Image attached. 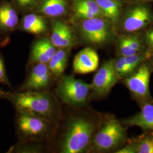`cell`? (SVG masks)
I'll return each instance as SVG.
<instances>
[{
  "instance_id": "603a6c76",
  "label": "cell",
  "mask_w": 153,
  "mask_h": 153,
  "mask_svg": "<svg viewBox=\"0 0 153 153\" xmlns=\"http://www.w3.org/2000/svg\"><path fill=\"white\" fill-rule=\"evenodd\" d=\"M146 51L150 55L153 53V27L148 29L143 36Z\"/></svg>"
},
{
  "instance_id": "44dd1931",
  "label": "cell",
  "mask_w": 153,
  "mask_h": 153,
  "mask_svg": "<svg viewBox=\"0 0 153 153\" xmlns=\"http://www.w3.org/2000/svg\"><path fill=\"white\" fill-rule=\"evenodd\" d=\"M104 16L112 22H116L120 16V5L116 0H95Z\"/></svg>"
},
{
  "instance_id": "4fadbf2b",
  "label": "cell",
  "mask_w": 153,
  "mask_h": 153,
  "mask_svg": "<svg viewBox=\"0 0 153 153\" xmlns=\"http://www.w3.org/2000/svg\"><path fill=\"white\" fill-rule=\"evenodd\" d=\"M141 110L125 119L123 124L126 127L138 126L143 131H153V102L140 105Z\"/></svg>"
},
{
  "instance_id": "5bb4252c",
  "label": "cell",
  "mask_w": 153,
  "mask_h": 153,
  "mask_svg": "<svg viewBox=\"0 0 153 153\" xmlns=\"http://www.w3.org/2000/svg\"><path fill=\"white\" fill-rule=\"evenodd\" d=\"M50 40L55 47L66 48L74 43V37L71 28L65 23L57 21L53 26Z\"/></svg>"
},
{
  "instance_id": "8992f818",
  "label": "cell",
  "mask_w": 153,
  "mask_h": 153,
  "mask_svg": "<svg viewBox=\"0 0 153 153\" xmlns=\"http://www.w3.org/2000/svg\"><path fill=\"white\" fill-rule=\"evenodd\" d=\"M80 30L83 39L88 43L94 45L106 44L114 35L111 23L101 17L84 19Z\"/></svg>"
},
{
  "instance_id": "6da1fadb",
  "label": "cell",
  "mask_w": 153,
  "mask_h": 153,
  "mask_svg": "<svg viewBox=\"0 0 153 153\" xmlns=\"http://www.w3.org/2000/svg\"><path fill=\"white\" fill-rule=\"evenodd\" d=\"M1 98L7 99L16 111L25 112L52 122L57 115L56 105L48 93L40 91L24 90L22 92L0 90Z\"/></svg>"
},
{
  "instance_id": "7c38bea8",
  "label": "cell",
  "mask_w": 153,
  "mask_h": 153,
  "mask_svg": "<svg viewBox=\"0 0 153 153\" xmlns=\"http://www.w3.org/2000/svg\"><path fill=\"white\" fill-rule=\"evenodd\" d=\"M143 37L136 33L121 35L117 42L118 56H128L146 51Z\"/></svg>"
},
{
  "instance_id": "83f0119b",
  "label": "cell",
  "mask_w": 153,
  "mask_h": 153,
  "mask_svg": "<svg viewBox=\"0 0 153 153\" xmlns=\"http://www.w3.org/2000/svg\"><path fill=\"white\" fill-rule=\"evenodd\" d=\"M137 1H151L153 0H137Z\"/></svg>"
},
{
  "instance_id": "9a60e30c",
  "label": "cell",
  "mask_w": 153,
  "mask_h": 153,
  "mask_svg": "<svg viewBox=\"0 0 153 153\" xmlns=\"http://www.w3.org/2000/svg\"><path fill=\"white\" fill-rule=\"evenodd\" d=\"M55 48L49 39L44 38L39 40L33 45L31 60L35 64H47L56 51Z\"/></svg>"
},
{
  "instance_id": "ba28073f",
  "label": "cell",
  "mask_w": 153,
  "mask_h": 153,
  "mask_svg": "<svg viewBox=\"0 0 153 153\" xmlns=\"http://www.w3.org/2000/svg\"><path fill=\"white\" fill-rule=\"evenodd\" d=\"M121 80L115 69L114 60L107 61L94 76L91 83V90L98 96H106Z\"/></svg>"
},
{
  "instance_id": "cb8c5ba5",
  "label": "cell",
  "mask_w": 153,
  "mask_h": 153,
  "mask_svg": "<svg viewBox=\"0 0 153 153\" xmlns=\"http://www.w3.org/2000/svg\"><path fill=\"white\" fill-rule=\"evenodd\" d=\"M74 10H75L76 16L83 19H88L94 18L95 17H99L93 13L88 11L87 10L84 9L81 7H74Z\"/></svg>"
},
{
  "instance_id": "2e32d148",
  "label": "cell",
  "mask_w": 153,
  "mask_h": 153,
  "mask_svg": "<svg viewBox=\"0 0 153 153\" xmlns=\"http://www.w3.org/2000/svg\"><path fill=\"white\" fill-rule=\"evenodd\" d=\"M18 18L16 10L12 6L4 3L0 5V30L10 31L16 27Z\"/></svg>"
},
{
  "instance_id": "5b68a950",
  "label": "cell",
  "mask_w": 153,
  "mask_h": 153,
  "mask_svg": "<svg viewBox=\"0 0 153 153\" xmlns=\"http://www.w3.org/2000/svg\"><path fill=\"white\" fill-rule=\"evenodd\" d=\"M153 71V65L149 59L144 61L130 76L123 79V83L140 105L153 102L149 86Z\"/></svg>"
},
{
  "instance_id": "7402d4cb",
  "label": "cell",
  "mask_w": 153,
  "mask_h": 153,
  "mask_svg": "<svg viewBox=\"0 0 153 153\" xmlns=\"http://www.w3.org/2000/svg\"><path fill=\"white\" fill-rule=\"evenodd\" d=\"M74 6L81 7L90 11L99 17L104 16L100 7L95 0H73Z\"/></svg>"
},
{
  "instance_id": "f1b7e54d",
  "label": "cell",
  "mask_w": 153,
  "mask_h": 153,
  "mask_svg": "<svg viewBox=\"0 0 153 153\" xmlns=\"http://www.w3.org/2000/svg\"><path fill=\"white\" fill-rule=\"evenodd\" d=\"M0 98H1V93H0Z\"/></svg>"
},
{
  "instance_id": "9c48e42d",
  "label": "cell",
  "mask_w": 153,
  "mask_h": 153,
  "mask_svg": "<svg viewBox=\"0 0 153 153\" xmlns=\"http://www.w3.org/2000/svg\"><path fill=\"white\" fill-rule=\"evenodd\" d=\"M153 21L150 10L144 6H137L128 12L122 22V29L126 33H136L147 27Z\"/></svg>"
},
{
  "instance_id": "ffe728a7",
  "label": "cell",
  "mask_w": 153,
  "mask_h": 153,
  "mask_svg": "<svg viewBox=\"0 0 153 153\" xmlns=\"http://www.w3.org/2000/svg\"><path fill=\"white\" fill-rule=\"evenodd\" d=\"M66 5V0H43L40 10L48 16H60L65 13Z\"/></svg>"
},
{
  "instance_id": "e0dca14e",
  "label": "cell",
  "mask_w": 153,
  "mask_h": 153,
  "mask_svg": "<svg viewBox=\"0 0 153 153\" xmlns=\"http://www.w3.org/2000/svg\"><path fill=\"white\" fill-rule=\"evenodd\" d=\"M68 61V53L64 48L56 51L47 63L51 73L55 76H60L65 71Z\"/></svg>"
},
{
  "instance_id": "3957f363",
  "label": "cell",
  "mask_w": 153,
  "mask_h": 153,
  "mask_svg": "<svg viewBox=\"0 0 153 153\" xmlns=\"http://www.w3.org/2000/svg\"><path fill=\"white\" fill-rule=\"evenodd\" d=\"M128 140L126 126L114 116L108 115L99 125L90 147L98 152L115 153Z\"/></svg>"
},
{
  "instance_id": "30bf717a",
  "label": "cell",
  "mask_w": 153,
  "mask_h": 153,
  "mask_svg": "<svg viewBox=\"0 0 153 153\" xmlns=\"http://www.w3.org/2000/svg\"><path fill=\"white\" fill-rule=\"evenodd\" d=\"M99 64V59L96 51L87 47L76 55L73 62V68L76 74H86L97 71Z\"/></svg>"
},
{
  "instance_id": "ac0fdd59",
  "label": "cell",
  "mask_w": 153,
  "mask_h": 153,
  "mask_svg": "<svg viewBox=\"0 0 153 153\" xmlns=\"http://www.w3.org/2000/svg\"><path fill=\"white\" fill-rule=\"evenodd\" d=\"M135 153H153V131H145L137 138L129 139Z\"/></svg>"
},
{
  "instance_id": "277c9868",
  "label": "cell",
  "mask_w": 153,
  "mask_h": 153,
  "mask_svg": "<svg viewBox=\"0 0 153 153\" xmlns=\"http://www.w3.org/2000/svg\"><path fill=\"white\" fill-rule=\"evenodd\" d=\"M91 84L72 76L61 78L56 93L63 103L75 107H81L88 102L91 91Z\"/></svg>"
},
{
  "instance_id": "d6986e66",
  "label": "cell",
  "mask_w": 153,
  "mask_h": 153,
  "mask_svg": "<svg viewBox=\"0 0 153 153\" xmlns=\"http://www.w3.org/2000/svg\"><path fill=\"white\" fill-rule=\"evenodd\" d=\"M46 24L42 16L30 14L25 16L22 22V28L28 33L40 34L46 30Z\"/></svg>"
},
{
  "instance_id": "4316f807",
  "label": "cell",
  "mask_w": 153,
  "mask_h": 153,
  "mask_svg": "<svg viewBox=\"0 0 153 153\" xmlns=\"http://www.w3.org/2000/svg\"><path fill=\"white\" fill-rule=\"evenodd\" d=\"M150 62H151V63H152V64L153 65V53H152V55H151V56H150Z\"/></svg>"
},
{
  "instance_id": "52a82bcc",
  "label": "cell",
  "mask_w": 153,
  "mask_h": 153,
  "mask_svg": "<svg viewBox=\"0 0 153 153\" xmlns=\"http://www.w3.org/2000/svg\"><path fill=\"white\" fill-rule=\"evenodd\" d=\"M52 122L25 112L17 111V131L23 137L35 139L44 136L49 130Z\"/></svg>"
},
{
  "instance_id": "484cf974",
  "label": "cell",
  "mask_w": 153,
  "mask_h": 153,
  "mask_svg": "<svg viewBox=\"0 0 153 153\" xmlns=\"http://www.w3.org/2000/svg\"><path fill=\"white\" fill-rule=\"evenodd\" d=\"M18 5L22 7H25L32 4L34 0H16Z\"/></svg>"
},
{
  "instance_id": "d4e9b609",
  "label": "cell",
  "mask_w": 153,
  "mask_h": 153,
  "mask_svg": "<svg viewBox=\"0 0 153 153\" xmlns=\"http://www.w3.org/2000/svg\"><path fill=\"white\" fill-rule=\"evenodd\" d=\"M0 84L6 85H10L6 74L4 61L1 56H0Z\"/></svg>"
},
{
  "instance_id": "7a4b0ae2",
  "label": "cell",
  "mask_w": 153,
  "mask_h": 153,
  "mask_svg": "<svg viewBox=\"0 0 153 153\" xmlns=\"http://www.w3.org/2000/svg\"><path fill=\"white\" fill-rule=\"evenodd\" d=\"M98 128L96 123L86 116H78L67 126L61 143V152L81 153L90 148L93 136Z\"/></svg>"
},
{
  "instance_id": "8fae6325",
  "label": "cell",
  "mask_w": 153,
  "mask_h": 153,
  "mask_svg": "<svg viewBox=\"0 0 153 153\" xmlns=\"http://www.w3.org/2000/svg\"><path fill=\"white\" fill-rule=\"evenodd\" d=\"M51 75L47 64H36L30 71L22 89L23 90H42L49 86Z\"/></svg>"
}]
</instances>
